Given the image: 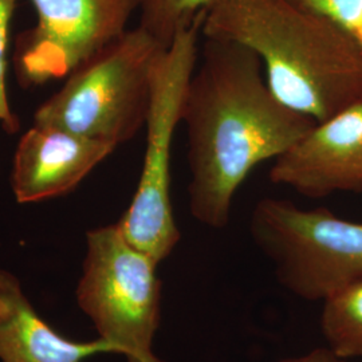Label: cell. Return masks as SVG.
<instances>
[{"label":"cell","instance_id":"cell-1","mask_svg":"<svg viewBox=\"0 0 362 362\" xmlns=\"http://www.w3.org/2000/svg\"><path fill=\"white\" fill-rule=\"evenodd\" d=\"M258 55L243 45L206 38L182 109L188 134L189 212L200 224H230L233 197L252 169L276 160L314 127L282 104Z\"/></svg>","mask_w":362,"mask_h":362},{"label":"cell","instance_id":"cell-13","mask_svg":"<svg viewBox=\"0 0 362 362\" xmlns=\"http://www.w3.org/2000/svg\"><path fill=\"white\" fill-rule=\"evenodd\" d=\"M18 0H0V127L8 134L19 130V118L15 115L7 89V74L10 66V37L11 23Z\"/></svg>","mask_w":362,"mask_h":362},{"label":"cell","instance_id":"cell-2","mask_svg":"<svg viewBox=\"0 0 362 362\" xmlns=\"http://www.w3.org/2000/svg\"><path fill=\"white\" fill-rule=\"evenodd\" d=\"M202 33L251 49L275 97L314 122L362 98L360 46L329 18L290 0H215Z\"/></svg>","mask_w":362,"mask_h":362},{"label":"cell","instance_id":"cell-7","mask_svg":"<svg viewBox=\"0 0 362 362\" xmlns=\"http://www.w3.org/2000/svg\"><path fill=\"white\" fill-rule=\"evenodd\" d=\"M37 25L21 34L13 54L18 82L37 88L67 77L122 37L143 0H31Z\"/></svg>","mask_w":362,"mask_h":362},{"label":"cell","instance_id":"cell-8","mask_svg":"<svg viewBox=\"0 0 362 362\" xmlns=\"http://www.w3.org/2000/svg\"><path fill=\"white\" fill-rule=\"evenodd\" d=\"M270 180L310 199L362 192V98L315 122L275 160Z\"/></svg>","mask_w":362,"mask_h":362},{"label":"cell","instance_id":"cell-10","mask_svg":"<svg viewBox=\"0 0 362 362\" xmlns=\"http://www.w3.org/2000/svg\"><path fill=\"white\" fill-rule=\"evenodd\" d=\"M115 353L101 338L74 342L59 336L28 302L18 278L0 269V360L1 362H82Z\"/></svg>","mask_w":362,"mask_h":362},{"label":"cell","instance_id":"cell-9","mask_svg":"<svg viewBox=\"0 0 362 362\" xmlns=\"http://www.w3.org/2000/svg\"><path fill=\"white\" fill-rule=\"evenodd\" d=\"M115 151L109 144L69 130L33 124L13 153V196L28 204L70 194Z\"/></svg>","mask_w":362,"mask_h":362},{"label":"cell","instance_id":"cell-15","mask_svg":"<svg viewBox=\"0 0 362 362\" xmlns=\"http://www.w3.org/2000/svg\"><path fill=\"white\" fill-rule=\"evenodd\" d=\"M278 362H348V360L337 356L330 348H318V349L310 350L303 356L291 357V358H286Z\"/></svg>","mask_w":362,"mask_h":362},{"label":"cell","instance_id":"cell-6","mask_svg":"<svg viewBox=\"0 0 362 362\" xmlns=\"http://www.w3.org/2000/svg\"><path fill=\"white\" fill-rule=\"evenodd\" d=\"M157 266L130 245L117 223L86 233L78 305L100 338L128 362H165L153 350L161 318Z\"/></svg>","mask_w":362,"mask_h":362},{"label":"cell","instance_id":"cell-4","mask_svg":"<svg viewBox=\"0 0 362 362\" xmlns=\"http://www.w3.org/2000/svg\"><path fill=\"white\" fill-rule=\"evenodd\" d=\"M202 25L203 19L180 31L156 59L143 170L129 207L117 221L130 245L158 264L180 242L170 197L172 144L197 65Z\"/></svg>","mask_w":362,"mask_h":362},{"label":"cell","instance_id":"cell-5","mask_svg":"<svg viewBox=\"0 0 362 362\" xmlns=\"http://www.w3.org/2000/svg\"><path fill=\"white\" fill-rule=\"evenodd\" d=\"M250 235L278 282L303 300H325L362 281V223L327 208L264 197L252 209Z\"/></svg>","mask_w":362,"mask_h":362},{"label":"cell","instance_id":"cell-3","mask_svg":"<svg viewBox=\"0 0 362 362\" xmlns=\"http://www.w3.org/2000/svg\"><path fill=\"white\" fill-rule=\"evenodd\" d=\"M164 47L144 27L78 66L34 113L33 124L119 146L145 128L156 59Z\"/></svg>","mask_w":362,"mask_h":362},{"label":"cell","instance_id":"cell-14","mask_svg":"<svg viewBox=\"0 0 362 362\" xmlns=\"http://www.w3.org/2000/svg\"><path fill=\"white\" fill-rule=\"evenodd\" d=\"M302 8L324 15L348 33L362 50V0H290Z\"/></svg>","mask_w":362,"mask_h":362},{"label":"cell","instance_id":"cell-12","mask_svg":"<svg viewBox=\"0 0 362 362\" xmlns=\"http://www.w3.org/2000/svg\"><path fill=\"white\" fill-rule=\"evenodd\" d=\"M215 0H143L140 26L152 34L164 47L185 28L204 19Z\"/></svg>","mask_w":362,"mask_h":362},{"label":"cell","instance_id":"cell-11","mask_svg":"<svg viewBox=\"0 0 362 362\" xmlns=\"http://www.w3.org/2000/svg\"><path fill=\"white\" fill-rule=\"evenodd\" d=\"M321 314V330L327 348L337 356L362 358V281L329 296Z\"/></svg>","mask_w":362,"mask_h":362}]
</instances>
